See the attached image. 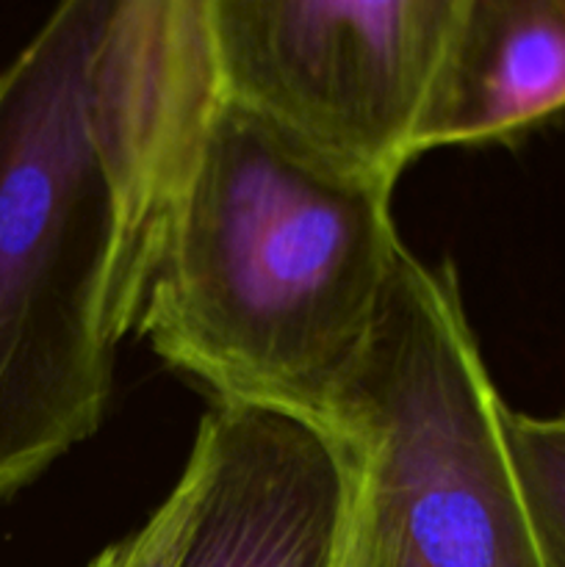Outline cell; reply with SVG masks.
Segmentation results:
<instances>
[{
	"mask_svg": "<svg viewBox=\"0 0 565 567\" xmlns=\"http://www.w3.org/2000/svg\"><path fill=\"white\" fill-rule=\"evenodd\" d=\"M216 103L205 0H66L0 72V502L103 424Z\"/></svg>",
	"mask_w": 565,
	"mask_h": 567,
	"instance_id": "1",
	"label": "cell"
},
{
	"mask_svg": "<svg viewBox=\"0 0 565 567\" xmlns=\"http://www.w3.org/2000/svg\"><path fill=\"white\" fill-rule=\"evenodd\" d=\"M393 188L219 92L136 332L216 402L321 419L371 341L404 252Z\"/></svg>",
	"mask_w": 565,
	"mask_h": 567,
	"instance_id": "2",
	"label": "cell"
},
{
	"mask_svg": "<svg viewBox=\"0 0 565 567\" xmlns=\"http://www.w3.org/2000/svg\"><path fill=\"white\" fill-rule=\"evenodd\" d=\"M452 269L404 249L321 421L352 463L355 567H557L532 518Z\"/></svg>",
	"mask_w": 565,
	"mask_h": 567,
	"instance_id": "3",
	"label": "cell"
},
{
	"mask_svg": "<svg viewBox=\"0 0 565 567\" xmlns=\"http://www.w3.org/2000/svg\"><path fill=\"white\" fill-rule=\"evenodd\" d=\"M458 0H208L222 97L314 153L399 181Z\"/></svg>",
	"mask_w": 565,
	"mask_h": 567,
	"instance_id": "4",
	"label": "cell"
},
{
	"mask_svg": "<svg viewBox=\"0 0 565 567\" xmlns=\"http://www.w3.org/2000/svg\"><path fill=\"white\" fill-rule=\"evenodd\" d=\"M188 460L197 491L172 567H341L352 463L330 424L214 402Z\"/></svg>",
	"mask_w": 565,
	"mask_h": 567,
	"instance_id": "5",
	"label": "cell"
},
{
	"mask_svg": "<svg viewBox=\"0 0 565 567\" xmlns=\"http://www.w3.org/2000/svg\"><path fill=\"white\" fill-rule=\"evenodd\" d=\"M565 111V0H458L415 155L507 142Z\"/></svg>",
	"mask_w": 565,
	"mask_h": 567,
	"instance_id": "6",
	"label": "cell"
},
{
	"mask_svg": "<svg viewBox=\"0 0 565 567\" xmlns=\"http://www.w3.org/2000/svg\"><path fill=\"white\" fill-rule=\"evenodd\" d=\"M507 441L532 518L554 565L565 567V413L507 415Z\"/></svg>",
	"mask_w": 565,
	"mask_h": 567,
	"instance_id": "7",
	"label": "cell"
},
{
	"mask_svg": "<svg viewBox=\"0 0 565 567\" xmlns=\"http://www.w3.org/2000/svg\"><path fill=\"white\" fill-rule=\"evenodd\" d=\"M194 491H197V468L186 460L183 474L177 476L170 496L155 507V513L138 526L133 535L105 548L89 567H172L192 513Z\"/></svg>",
	"mask_w": 565,
	"mask_h": 567,
	"instance_id": "8",
	"label": "cell"
},
{
	"mask_svg": "<svg viewBox=\"0 0 565 567\" xmlns=\"http://www.w3.org/2000/svg\"><path fill=\"white\" fill-rule=\"evenodd\" d=\"M352 524V520H349ZM341 567H355V557H352V540L347 537V548H343V559H341Z\"/></svg>",
	"mask_w": 565,
	"mask_h": 567,
	"instance_id": "9",
	"label": "cell"
}]
</instances>
